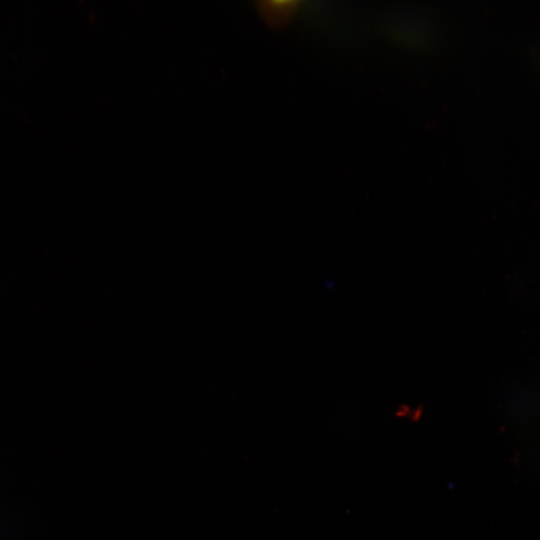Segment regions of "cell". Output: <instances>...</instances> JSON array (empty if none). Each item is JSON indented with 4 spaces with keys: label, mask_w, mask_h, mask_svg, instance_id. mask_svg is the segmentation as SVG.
Masks as SVG:
<instances>
[]
</instances>
